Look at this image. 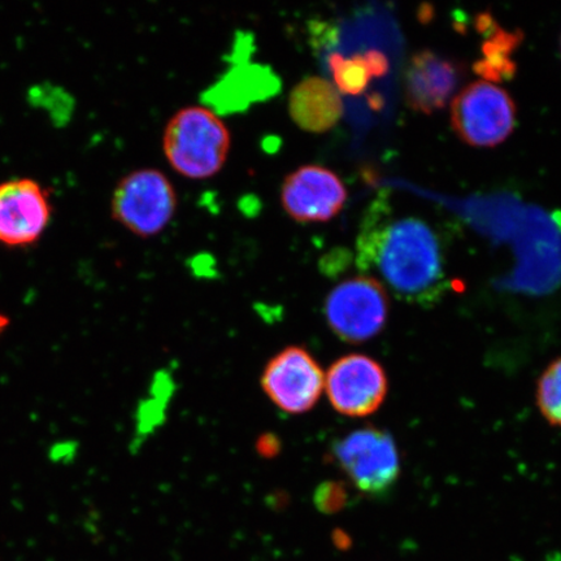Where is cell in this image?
<instances>
[{"mask_svg":"<svg viewBox=\"0 0 561 561\" xmlns=\"http://www.w3.org/2000/svg\"><path fill=\"white\" fill-rule=\"evenodd\" d=\"M357 252L360 268L375 270L399 297L430 304L439 296L444 280L440 249L423 220L411 217L383 226L375 215L363 230Z\"/></svg>","mask_w":561,"mask_h":561,"instance_id":"1","label":"cell"},{"mask_svg":"<svg viewBox=\"0 0 561 561\" xmlns=\"http://www.w3.org/2000/svg\"><path fill=\"white\" fill-rule=\"evenodd\" d=\"M168 163L186 179L205 180L226 165L230 133L215 112L186 107L168 122L163 136Z\"/></svg>","mask_w":561,"mask_h":561,"instance_id":"2","label":"cell"},{"mask_svg":"<svg viewBox=\"0 0 561 561\" xmlns=\"http://www.w3.org/2000/svg\"><path fill=\"white\" fill-rule=\"evenodd\" d=\"M332 458L357 490L371 496L388 493L401 474V456L394 438L374 426L336 440Z\"/></svg>","mask_w":561,"mask_h":561,"instance_id":"3","label":"cell"},{"mask_svg":"<svg viewBox=\"0 0 561 561\" xmlns=\"http://www.w3.org/2000/svg\"><path fill=\"white\" fill-rule=\"evenodd\" d=\"M175 208L178 195L171 181L151 168L125 175L112 198L114 219L142 238L163 231L173 219Z\"/></svg>","mask_w":561,"mask_h":561,"instance_id":"4","label":"cell"},{"mask_svg":"<svg viewBox=\"0 0 561 561\" xmlns=\"http://www.w3.org/2000/svg\"><path fill=\"white\" fill-rule=\"evenodd\" d=\"M389 297L380 280L357 276L343 280L329 293L324 316L329 328L348 343L375 339L388 321Z\"/></svg>","mask_w":561,"mask_h":561,"instance_id":"5","label":"cell"},{"mask_svg":"<svg viewBox=\"0 0 561 561\" xmlns=\"http://www.w3.org/2000/svg\"><path fill=\"white\" fill-rule=\"evenodd\" d=\"M516 123V105L506 90L488 81L473 82L451 103V124L462 142L494 147L506 140Z\"/></svg>","mask_w":561,"mask_h":561,"instance_id":"6","label":"cell"},{"mask_svg":"<svg viewBox=\"0 0 561 561\" xmlns=\"http://www.w3.org/2000/svg\"><path fill=\"white\" fill-rule=\"evenodd\" d=\"M262 388L271 402L290 415L311 411L320 401L325 371L310 351L286 347L272 357L262 375Z\"/></svg>","mask_w":561,"mask_h":561,"instance_id":"7","label":"cell"},{"mask_svg":"<svg viewBox=\"0 0 561 561\" xmlns=\"http://www.w3.org/2000/svg\"><path fill=\"white\" fill-rule=\"evenodd\" d=\"M388 376L380 363L363 354L335 360L325 374L324 391L333 409L347 417H367L388 396Z\"/></svg>","mask_w":561,"mask_h":561,"instance_id":"8","label":"cell"},{"mask_svg":"<svg viewBox=\"0 0 561 561\" xmlns=\"http://www.w3.org/2000/svg\"><path fill=\"white\" fill-rule=\"evenodd\" d=\"M347 201L345 184L321 165L298 168L280 187L285 213L301 224L325 222L339 215Z\"/></svg>","mask_w":561,"mask_h":561,"instance_id":"9","label":"cell"},{"mask_svg":"<svg viewBox=\"0 0 561 561\" xmlns=\"http://www.w3.org/2000/svg\"><path fill=\"white\" fill-rule=\"evenodd\" d=\"M462 75L465 70L458 61L431 50L416 53L405 68L407 103L421 114H434L450 102Z\"/></svg>","mask_w":561,"mask_h":561,"instance_id":"10","label":"cell"},{"mask_svg":"<svg viewBox=\"0 0 561 561\" xmlns=\"http://www.w3.org/2000/svg\"><path fill=\"white\" fill-rule=\"evenodd\" d=\"M50 220V206L42 187L32 180L0 185V242L25 245L38 240Z\"/></svg>","mask_w":561,"mask_h":561,"instance_id":"11","label":"cell"},{"mask_svg":"<svg viewBox=\"0 0 561 561\" xmlns=\"http://www.w3.org/2000/svg\"><path fill=\"white\" fill-rule=\"evenodd\" d=\"M289 114L301 130L314 135L331 130L343 115L341 93L322 77H307L290 93Z\"/></svg>","mask_w":561,"mask_h":561,"instance_id":"12","label":"cell"},{"mask_svg":"<svg viewBox=\"0 0 561 561\" xmlns=\"http://www.w3.org/2000/svg\"><path fill=\"white\" fill-rule=\"evenodd\" d=\"M479 27L482 33L489 32V38L482 45V58L474 62V72L491 83L512 79L517 70L512 56L523 42V33L502 30L489 13L479 18Z\"/></svg>","mask_w":561,"mask_h":561,"instance_id":"13","label":"cell"},{"mask_svg":"<svg viewBox=\"0 0 561 561\" xmlns=\"http://www.w3.org/2000/svg\"><path fill=\"white\" fill-rule=\"evenodd\" d=\"M328 66L333 76V85L340 93L359 95L371 79L381 77L389 70V60L380 51H369L354 56L329 55Z\"/></svg>","mask_w":561,"mask_h":561,"instance_id":"14","label":"cell"},{"mask_svg":"<svg viewBox=\"0 0 561 561\" xmlns=\"http://www.w3.org/2000/svg\"><path fill=\"white\" fill-rule=\"evenodd\" d=\"M536 398L542 416L551 425L561 427V356L539 377Z\"/></svg>","mask_w":561,"mask_h":561,"instance_id":"15","label":"cell"},{"mask_svg":"<svg viewBox=\"0 0 561 561\" xmlns=\"http://www.w3.org/2000/svg\"><path fill=\"white\" fill-rule=\"evenodd\" d=\"M346 495L345 490L335 483H329V485H322L321 489L316 493V504L321 511L335 512L343 507Z\"/></svg>","mask_w":561,"mask_h":561,"instance_id":"16","label":"cell"},{"mask_svg":"<svg viewBox=\"0 0 561 561\" xmlns=\"http://www.w3.org/2000/svg\"><path fill=\"white\" fill-rule=\"evenodd\" d=\"M10 320L5 318L2 313H0V333L4 331L7 327H9Z\"/></svg>","mask_w":561,"mask_h":561,"instance_id":"17","label":"cell"},{"mask_svg":"<svg viewBox=\"0 0 561 561\" xmlns=\"http://www.w3.org/2000/svg\"><path fill=\"white\" fill-rule=\"evenodd\" d=\"M561 45V44H560Z\"/></svg>","mask_w":561,"mask_h":561,"instance_id":"18","label":"cell"}]
</instances>
